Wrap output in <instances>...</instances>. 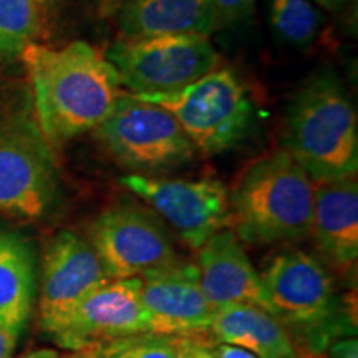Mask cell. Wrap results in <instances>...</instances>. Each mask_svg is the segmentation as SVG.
<instances>
[{
    "label": "cell",
    "instance_id": "obj_21",
    "mask_svg": "<svg viewBox=\"0 0 358 358\" xmlns=\"http://www.w3.org/2000/svg\"><path fill=\"white\" fill-rule=\"evenodd\" d=\"M272 29L285 42L303 45L319 32L322 15L310 0H271Z\"/></svg>",
    "mask_w": 358,
    "mask_h": 358
},
{
    "label": "cell",
    "instance_id": "obj_5",
    "mask_svg": "<svg viewBox=\"0 0 358 358\" xmlns=\"http://www.w3.org/2000/svg\"><path fill=\"white\" fill-rule=\"evenodd\" d=\"M93 133L111 158L145 176L185 166L198 153L168 110L131 93L116 98Z\"/></svg>",
    "mask_w": 358,
    "mask_h": 358
},
{
    "label": "cell",
    "instance_id": "obj_1",
    "mask_svg": "<svg viewBox=\"0 0 358 358\" xmlns=\"http://www.w3.org/2000/svg\"><path fill=\"white\" fill-rule=\"evenodd\" d=\"M20 57L32 85L35 122L52 150L93 131L123 93L113 65L87 42L62 48L32 42Z\"/></svg>",
    "mask_w": 358,
    "mask_h": 358
},
{
    "label": "cell",
    "instance_id": "obj_22",
    "mask_svg": "<svg viewBox=\"0 0 358 358\" xmlns=\"http://www.w3.org/2000/svg\"><path fill=\"white\" fill-rule=\"evenodd\" d=\"M213 3L221 24L249 19L256 7V0H213Z\"/></svg>",
    "mask_w": 358,
    "mask_h": 358
},
{
    "label": "cell",
    "instance_id": "obj_15",
    "mask_svg": "<svg viewBox=\"0 0 358 358\" xmlns=\"http://www.w3.org/2000/svg\"><path fill=\"white\" fill-rule=\"evenodd\" d=\"M219 25L213 0H128L118 19L122 40L209 38Z\"/></svg>",
    "mask_w": 358,
    "mask_h": 358
},
{
    "label": "cell",
    "instance_id": "obj_25",
    "mask_svg": "<svg viewBox=\"0 0 358 358\" xmlns=\"http://www.w3.org/2000/svg\"><path fill=\"white\" fill-rule=\"evenodd\" d=\"M213 350L217 358H257L252 353L243 350V348L234 345H226V343H214Z\"/></svg>",
    "mask_w": 358,
    "mask_h": 358
},
{
    "label": "cell",
    "instance_id": "obj_23",
    "mask_svg": "<svg viewBox=\"0 0 358 358\" xmlns=\"http://www.w3.org/2000/svg\"><path fill=\"white\" fill-rule=\"evenodd\" d=\"M178 358H217L213 350V340H206V335L187 338Z\"/></svg>",
    "mask_w": 358,
    "mask_h": 358
},
{
    "label": "cell",
    "instance_id": "obj_26",
    "mask_svg": "<svg viewBox=\"0 0 358 358\" xmlns=\"http://www.w3.org/2000/svg\"><path fill=\"white\" fill-rule=\"evenodd\" d=\"M312 3H317V6L325 8L329 12H338L342 10L343 6L347 3V0H310Z\"/></svg>",
    "mask_w": 358,
    "mask_h": 358
},
{
    "label": "cell",
    "instance_id": "obj_14",
    "mask_svg": "<svg viewBox=\"0 0 358 358\" xmlns=\"http://www.w3.org/2000/svg\"><path fill=\"white\" fill-rule=\"evenodd\" d=\"M196 252L201 287L214 312L232 306H254L274 315L261 272L231 227L213 234Z\"/></svg>",
    "mask_w": 358,
    "mask_h": 358
},
{
    "label": "cell",
    "instance_id": "obj_2",
    "mask_svg": "<svg viewBox=\"0 0 358 358\" xmlns=\"http://www.w3.org/2000/svg\"><path fill=\"white\" fill-rule=\"evenodd\" d=\"M315 182L285 150L249 164L229 192V226L241 243L289 244L310 236Z\"/></svg>",
    "mask_w": 358,
    "mask_h": 358
},
{
    "label": "cell",
    "instance_id": "obj_11",
    "mask_svg": "<svg viewBox=\"0 0 358 358\" xmlns=\"http://www.w3.org/2000/svg\"><path fill=\"white\" fill-rule=\"evenodd\" d=\"M148 332L140 279H111L90 292L48 337L80 353L113 340Z\"/></svg>",
    "mask_w": 358,
    "mask_h": 358
},
{
    "label": "cell",
    "instance_id": "obj_8",
    "mask_svg": "<svg viewBox=\"0 0 358 358\" xmlns=\"http://www.w3.org/2000/svg\"><path fill=\"white\" fill-rule=\"evenodd\" d=\"M52 148L27 113L0 118V213L37 219L55 198Z\"/></svg>",
    "mask_w": 358,
    "mask_h": 358
},
{
    "label": "cell",
    "instance_id": "obj_18",
    "mask_svg": "<svg viewBox=\"0 0 358 358\" xmlns=\"http://www.w3.org/2000/svg\"><path fill=\"white\" fill-rule=\"evenodd\" d=\"M35 295L34 252L17 232L0 229V327L22 332Z\"/></svg>",
    "mask_w": 358,
    "mask_h": 358
},
{
    "label": "cell",
    "instance_id": "obj_27",
    "mask_svg": "<svg viewBox=\"0 0 358 358\" xmlns=\"http://www.w3.org/2000/svg\"><path fill=\"white\" fill-rule=\"evenodd\" d=\"M24 358H64V357H62L57 350H53V348H40V350L29 353V355H25Z\"/></svg>",
    "mask_w": 358,
    "mask_h": 358
},
{
    "label": "cell",
    "instance_id": "obj_19",
    "mask_svg": "<svg viewBox=\"0 0 358 358\" xmlns=\"http://www.w3.org/2000/svg\"><path fill=\"white\" fill-rule=\"evenodd\" d=\"M40 29V0H0V62L20 57Z\"/></svg>",
    "mask_w": 358,
    "mask_h": 358
},
{
    "label": "cell",
    "instance_id": "obj_24",
    "mask_svg": "<svg viewBox=\"0 0 358 358\" xmlns=\"http://www.w3.org/2000/svg\"><path fill=\"white\" fill-rule=\"evenodd\" d=\"M20 334L19 330L0 327V358H13Z\"/></svg>",
    "mask_w": 358,
    "mask_h": 358
},
{
    "label": "cell",
    "instance_id": "obj_20",
    "mask_svg": "<svg viewBox=\"0 0 358 358\" xmlns=\"http://www.w3.org/2000/svg\"><path fill=\"white\" fill-rule=\"evenodd\" d=\"M187 338L191 337L143 332L103 343L77 355L80 358H178Z\"/></svg>",
    "mask_w": 358,
    "mask_h": 358
},
{
    "label": "cell",
    "instance_id": "obj_12",
    "mask_svg": "<svg viewBox=\"0 0 358 358\" xmlns=\"http://www.w3.org/2000/svg\"><path fill=\"white\" fill-rule=\"evenodd\" d=\"M111 280L88 239L70 231L53 237L43 256L40 325L50 334L90 292Z\"/></svg>",
    "mask_w": 358,
    "mask_h": 358
},
{
    "label": "cell",
    "instance_id": "obj_16",
    "mask_svg": "<svg viewBox=\"0 0 358 358\" xmlns=\"http://www.w3.org/2000/svg\"><path fill=\"white\" fill-rule=\"evenodd\" d=\"M310 236L327 261L352 267L358 257V186L355 176L315 185Z\"/></svg>",
    "mask_w": 358,
    "mask_h": 358
},
{
    "label": "cell",
    "instance_id": "obj_10",
    "mask_svg": "<svg viewBox=\"0 0 358 358\" xmlns=\"http://www.w3.org/2000/svg\"><path fill=\"white\" fill-rule=\"evenodd\" d=\"M120 182L155 209L192 250H198L217 231L229 227V191L217 179L127 174Z\"/></svg>",
    "mask_w": 358,
    "mask_h": 358
},
{
    "label": "cell",
    "instance_id": "obj_7",
    "mask_svg": "<svg viewBox=\"0 0 358 358\" xmlns=\"http://www.w3.org/2000/svg\"><path fill=\"white\" fill-rule=\"evenodd\" d=\"M122 87L131 95H171L219 69V55L206 37L120 40L106 52Z\"/></svg>",
    "mask_w": 358,
    "mask_h": 358
},
{
    "label": "cell",
    "instance_id": "obj_3",
    "mask_svg": "<svg viewBox=\"0 0 358 358\" xmlns=\"http://www.w3.org/2000/svg\"><path fill=\"white\" fill-rule=\"evenodd\" d=\"M284 150L315 185L352 178L358 169L357 113L332 70L313 75L289 103Z\"/></svg>",
    "mask_w": 358,
    "mask_h": 358
},
{
    "label": "cell",
    "instance_id": "obj_13",
    "mask_svg": "<svg viewBox=\"0 0 358 358\" xmlns=\"http://www.w3.org/2000/svg\"><path fill=\"white\" fill-rule=\"evenodd\" d=\"M140 299L148 332L178 337L209 335L214 308L201 287L196 262L179 259L140 277Z\"/></svg>",
    "mask_w": 358,
    "mask_h": 358
},
{
    "label": "cell",
    "instance_id": "obj_4",
    "mask_svg": "<svg viewBox=\"0 0 358 358\" xmlns=\"http://www.w3.org/2000/svg\"><path fill=\"white\" fill-rule=\"evenodd\" d=\"M261 277L274 315L307 355H320L334 340L357 335L355 320L343 312L334 277L319 257L284 250L268 259Z\"/></svg>",
    "mask_w": 358,
    "mask_h": 358
},
{
    "label": "cell",
    "instance_id": "obj_6",
    "mask_svg": "<svg viewBox=\"0 0 358 358\" xmlns=\"http://www.w3.org/2000/svg\"><path fill=\"white\" fill-rule=\"evenodd\" d=\"M140 98L168 110L196 150L208 156L239 145L254 122L248 88L229 69L213 70L171 95Z\"/></svg>",
    "mask_w": 358,
    "mask_h": 358
},
{
    "label": "cell",
    "instance_id": "obj_9",
    "mask_svg": "<svg viewBox=\"0 0 358 358\" xmlns=\"http://www.w3.org/2000/svg\"><path fill=\"white\" fill-rule=\"evenodd\" d=\"M88 241L110 279H140L181 259L161 219L129 203L105 209Z\"/></svg>",
    "mask_w": 358,
    "mask_h": 358
},
{
    "label": "cell",
    "instance_id": "obj_17",
    "mask_svg": "<svg viewBox=\"0 0 358 358\" xmlns=\"http://www.w3.org/2000/svg\"><path fill=\"white\" fill-rule=\"evenodd\" d=\"M209 337L214 343L239 347L257 358H299L284 324L261 307L232 306L214 312Z\"/></svg>",
    "mask_w": 358,
    "mask_h": 358
}]
</instances>
